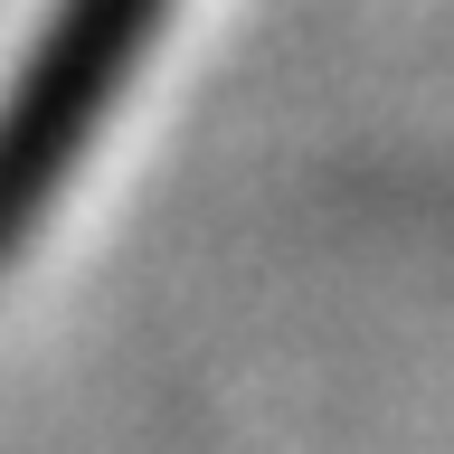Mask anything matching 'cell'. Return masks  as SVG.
<instances>
[{"label": "cell", "instance_id": "6da1fadb", "mask_svg": "<svg viewBox=\"0 0 454 454\" xmlns=\"http://www.w3.org/2000/svg\"><path fill=\"white\" fill-rule=\"evenodd\" d=\"M161 20H170V0H57V20L38 28L20 85L0 105V265L38 237L48 199L67 190L85 142L123 105V85H133L142 48L161 38Z\"/></svg>", "mask_w": 454, "mask_h": 454}]
</instances>
